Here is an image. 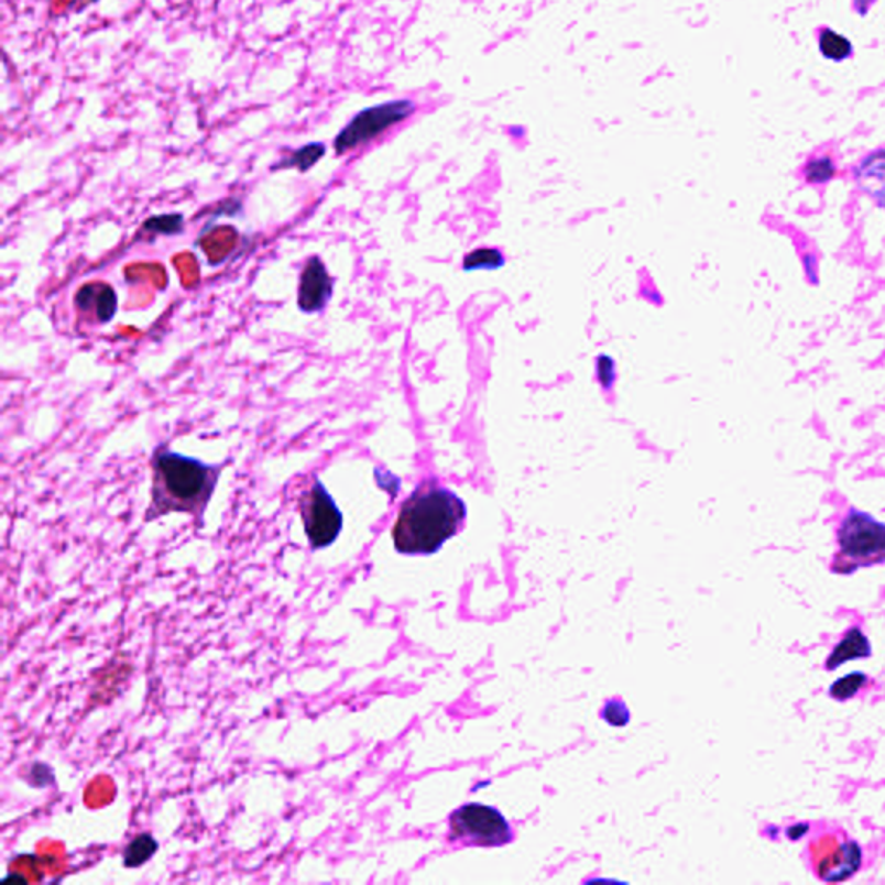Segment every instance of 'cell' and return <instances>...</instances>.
<instances>
[{"instance_id": "52a82bcc", "label": "cell", "mask_w": 885, "mask_h": 885, "mask_svg": "<svg viewBox=\"0 0 885 885\" xmlns=\"http://www.w3.org/2000/svg\"><path fill=\"white\" fill-rule=\"evenodd\" d=\"M332 293H335V281L327 272L326 263L318 254H312L299 274V310L306 315L323 312L332 298Z\"/></svg>"}, {"instance_id": "9c48e42d", "label": "cell", "mask_w": 885, "mask_h": 885, "mask_svg": "<svg viewBox=\"0 0 885 885\" xmlns=\"http://www.w3.org/2000/svg\"><path fill=\"white\" fill-rule=\"evenodd\" d=\"M872 644H870L868 636L863 633L860 626H853L848 630L842 641L833 647L830 656L826 660L827 671H835L841 668L842 664L850 663V660L868 659L872 657Z\"/></svg>"}, {"instance_id": "7c38bea8", "label": "cell", "mask_w": 885, "mask_h": 885, "mask_svg": "<svg viewBox=\"0 0 885 885\" xmlns=\"http://www.w3.org/2000/svg\"><path fill=\"white\" fill-rule=\"evenodd\" d=\"M160 844L151 833H139L127 844L125 851L121 854L125 868H139L150 862L151 857L157 853Z\"/></svg>"}, {"instance_id": "e0dca14e", "label": "cell", "mask_w": 885, "mask_h": 885, "mask_svg": "<svg viewBox=\"0 0 885 885\" xmlns=\"http://www.w3.org/2000/svg\"><path fill=\"white\" fill-rule=\"evenodd\" d=\"M94 2H97V0H94Z\"/></svg>"}, {"instance_id": "7a4b0ae2", "label": "cell", "mask_w": 885, "mask_h": 885, "mask_svg": "<svg viewBox=\"0 0 885 885\" xmlns=\"http://www.w3.org/2000/svg\"><path fill=\"white\" fill-rule=\"evenodd\" d=\"M466 503L454 491L423 484L405 500L393 526V542L405 556H431L466 523Z\"/></svg>"}, {"instance_id": "ba28073f", "label": "cell", "mask_w": 885, "mask_h": 885, "mask_svg": "<svg viewBox=\"0 0 885 885\" xmlns=\"http://www.w3.org/2000/svg\"><path fill=\"white\" fill-rule=\"evenodd\" d=\"M73 305L80 323L106 326L117 315L118 294L108 282H87L78 287Z\"/></svg>"}, {"instance_id": "4fadbf2b", "label": "cell", "mask_w": 885, "mask_h": 885, "mask_svg": "<svg viewBox=\"0 0 885 885\" xmlns=\"http://www.w3.org/2000/svg\"><path fill=\"white\" fill-rule=\"evenodd\" d=\"M866 684H868V675H866V673L853 671L833 681V684L830 685L829 693L832 699L839 700V702H845V700L853 699V697L862 692Z\"/></svg>"}, {"instance_id": "5bb4252c", "label": "cell", "mask_w": 885, "mask_h": 885, "mask_svg": "<svg viewBox=\"0 0 885 885\" xmlns=\"http://www.w3.org/2000/svg\"><path fill=\"white\" fill-rule=\"evenodd\" d=\"M26 782H29L32 787H35V789H44V787H48V785H54L56 778H54L51 766L45 765V763H33L29 768Z\"/></svg>"}, {"instance_id": "30bf717a", "label": "cell", "mask_w": 885, "mask_h": 885, "mask_svg": "<svg viewBox=\"0 0 885 885\" xmlns=\"http://www.w3.org/2000/svg\"><path fill=\"white\" fill-rule=\"evenodd\" d=\"M862 848L854 841L848 842L842 845L838 853L833 854L830 860L821 863L820 874L821 881L826 882H842L853 877L860 866H862Z\"/></svg>"}, {"instance_id": "8992f818", "label": "cell", "mask_w": 885, "mask_h": 885, "mask_svg": "<svg viewBox=\"0 0 885 885\" xmlns=\"http://www.w3.org/2000/svg\"><path fill=\"white\" fill-rule=\"evenodd\" d=\"M451 838L466 845L499 848L512 841V830L507 820L483 805H467L457 809L450 817Z\"/></svg>"}, {"instance_id": "2e32d148", "label": "cell", "mask_w": 885, "mask_h": 885, "mask_svg": "<svg viewBox=\"0 0 885 885\" xmlns=\"http://www.w3.org/2000/svg\"><path fill=\"white\" fill-rule=\"evenodd\" d=\"M833 163L827 157L823 160H817V162L811 163V165L806 168V177H808L809 182H813V184H823V182L830 181L833 177Z\"/></svg>"}, {"instance_id": "9a60e30c", "label": "cell", "mask_w": 885, "mask_h": 885, "mask_svg": "<svg viewBox=\"0 0 885 885\" xmlns=\"http://www.w3.org/2000/svg\"><path fill=\"white\" fill-rule=\"evenodd\" d=\"M829 35L830 41H832V45L827 44V42L821 41V51L826 54L827 57H832V59L841 61L844 57L850 56L851 48L850 42L842 39V36L835 35V33L827 32Z\"/></svg>"}, {"instance_id": "8fae6325", "label": "cell", "mask_w": 885, "mask_h": 885, "mask_svg": "<svg viewBox=\"0 0 885 885\" xmlns=\"http://www.w3.org/2000/svg\"><path fill=\"white\" fill-rule=\"evenodd\" d=\"M327 148L324 142H310V144L302 145L299 150L293 151L289 156L282 157L281 162L275 163L272 170H298L302 174L314 168L324 156H326Z\"/></svg>"}, {"instance_id": "5b68a950", "label": "cell", "mask_w": 885, "mask_h": 885, "mask_svg": "<svg viewBox=\"0 0 885 885\" xmlns=\"http://www.w3.org/2000/svg\"><path fill=\"white\" fill-rule=\"evenodd\" d=\"M299 512L312 550L330 547L341 535L345 524L342 512L320 479H315L314 484L303 493L299 499Z\"/></svg>"}, {"instance_id": "3957f363", "label": "cell", "mask_w": 885, "mask_h": 885, "mask_svg": "<svg viewBox=\"0 0 885 885\" xmlns=\"http://www.w3.org/2000/svg\"><path fill=\"white\" fill-rule=\"evenodd\" d=\"M838 542L842 564L832 566L833 572L851 575L885 564V524L866 512L851 509L839 527Z\"/></svg>"}, {"instance_id": "6da1fadb", "label": "cell", "mask_w": 885, "mask_h": 885, "mask_svg": "<svg viewBox=\"0 0 885 885\" xmlns=\"http://www.w3.org/2000/svg\"><path fill=\"white\" fill-rule=\"evenodd\" d=\"M223 467L226 463H205L187 455L175 454L166 442L157 445L151 457L153 484L145 523L181 512L190 515L196 527L201 529L206 509L214 499Z\"/></svg>"}, {"instance_id": "277c9868", "label": "cell", "mask_w": 885, "mask_h": 885, "mask_svg": "<svg viewBox=\"0 0 885 885\" xmlns=\"http://www.w3.org/2000/svg\"><path fill=\"white\" fill-rule=\"evenodd\" d=\"M415 105L408 99H396V101L383 102V105L371 106L363 109L359 114H354L353 120L348 123L335 141V151L338 156L357 150L360 145L383 135L387 130L398 125L414 114Z\"/></svg>"}]
</instances>
